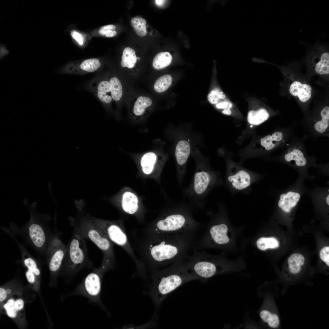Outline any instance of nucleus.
<instances>
[{"label":"nucleus","instance_id":"f257e3e1","mask_svg":"<svg viewBox=\"0 0 329 329\" xmlns=\"http://www.w3.org/2000/svg\"><path fill=\"white\" fill-rule=\"evenodd\" d=\"M131 245L139 260L151 272L186 260L198 240L195 232L175 234L133 233Z\"/></svg>","mask_w":329,"mask_h":329},{"label":"nucleus","instance_id":"f03ea898","mask_svg":"<svg viewBox=\"0 0 329 329\" xmlns=\"http://www.w3.org/2000/svg\"><path fill=\"white\" fill-rule=\"evenodd\" d=\"M185 260L175 262L168 267L151 272L152 282L149 294L156 307L160 306L169 294L182 285L198 280L187 269Z\"/></svg>","mask_w":329,"mask_h":329},{"label":"nucleus","instance_id":"7ed1b4c3","mask_svg":"<svg viewBox=\"0 0 329 329\" xmlns=\"http://www.w3.org/2000/svg\"><path fill=\"white\" fill-rule=\"evenodd\" d=\"M36 205L33 204L30 207V218L28 222L20 228L11 224V229L13 232L22 236L38 254L46 255L53 235L48 226L50 217L47 214L37 213L35 210Z\"/></svg>","mask_w":329,"mask_h":329},{"label":"nucleus","instance_id":"20e7f679","mask_svg":"<svg viewBox=\"0 0 329 329\" xmlns=\"http://www.w3.org/2000/svg\"><path fill=\"white\" fill-rule=\"evenodd\" d=\"M191 210L188 207L178 206L164 214L141 232L163 234L196 232L200 225L193 218Z\"/></svg>","mask_w":329,"mask_h":329},{"label":"nucleus","instance_id":"39448f33","mask_svg":"<svg viewBox=\"0 0 329 329\" xmlns=\"http://www.w3.org/2000/svg\"><path fill=\"white\" fill-rule=\"evenodd\" d=\"M74 229L84 239L91 241L101 251L103 261L115 263L113 243L95 223L92 217L86 215L74 225Z\"/></svg>","mask_w":329,"mask_h":329},{"label":"nucleus","instance_id":"423d86ee","mask_svg":"<svg viewBox=\"0 0 329 329\" xmlns=\"http://www.w3.org/2000/svg\"><path fill=\"white\" fill-rule=\"evenodd\" d=\"M63 263L67 271L73 276L85 268H91L92 267V262L88 257L85 239L74 230L67 246Z\"/></svg>","mask_w":329,"mask_h":329},{"label":"nucleus","instance_id":"0eeeda50","mask_svg":"<svg viewBox=\"0 0 329 329\" xmlns=\"http://www.w3.org/2000/svg\"><path fill=\"white\" fill-rule=\"evenodd\" d=\"M193 254L185 260L187 269L198 279L206 281L223 270L220 259L214 257L194 247Z\"/></svg>","mask_w":329,"mask_h":329},{"label":"nucleus","instance_id":"6e6552de","mask_svg":"<svg viewBox=\"0 0 329 329\" xmlns=\"http://www.w3.org/2000/svg\"><path fill=\"white\" fill-rule=\"evenodd\" d=\"M110 265L102 263L99 268L94 269L74 291V295H81L88 298L90 301L96 302L103 307L100 298L101 282L105 273L112 269Z\"/></svg>","mask_w":329,"mask_h":329},{"label":"nucleus","instance_id":"1a4fd4ad","mask_svg":"<svg viewBox=\"0 0 329 329\" xmlns=\"http://www.w3.org/2000/svg\"><path fill=\"white\" fill-rule=\"evenodd\" d=\"M259 174L248 171L235 164L229 165L225 178V183L233 193L244 191L261 179Z\"/></svg>","mask_w":329,"mask_h":329},{"label":"nucleus","instance_id":"9d476101","mask_svg":"<svg viewBox=\"0 0 329 329\" xmlns=\"http://www.w3.org/2000/svg\"><path fill=\"white\" fill-rule=\"evenodd\" d=\"M92 218L113 243L120 246L125 251L131 249L130 242L121 221H108L93 217Z\"/></svg>","mask_w":329,"mask_h":329},{"label":"nucleus","instance_id":"9b49d317","mask_svg":"<svg viewBox=\"0 0 329 329\" xmlns=\"http://www.w3.org/2000/svg\"><path fill=\"white\" fill-rule=\"evenodd\" d=\"M222 182L217 175L205 170H198L194 175L190 193L195 197H203Z\"/></svg>","mask_w":329,"mask_h":329},{"label":"nucleus","instance_id":"f8f14e48","mask_svg":"<svg viewBox=\"0 0 329 329\" xmlns=\"http://www.w3.org/2000/svg\"><path fill=\"white\" fill-rule=\"evenodd\" d=\"M307 65L317 74L329 73V52L325 46L317 43L312 48L306 59Z\"/></svg>","mask_w":329,"mask_h":329},{"label":"nucleus","instance_id":"ddd939ff","mask_svg":"<svg viewBox=\"0 0 329 329\" xmlns=\"http://www.w3.org/2000/svg\"><path fill=\"white\" fill-rule=\"evenodd\" d=\"M67 246L57 235L54 234L49 244L46 256L49 259L50 271L57 272L61 267L65 258Z\"/></svg>","mask_w":329,"mask_h":329},{"label":"nucleus","instance_id":"4468645a","mask_svg":"<svg viewBox=\"0 0 329 329\" xmlns=\"http://www.w3.org/2000/svg\"><path fill=\"white\" fill-rule=\"evenodd\" d=\"M289 91L292 96L296 97L302 102L308 101L312 95V87L305 82L294 79L290 83Z\"/></svg>","mask_w":329,"mask_h":329},{"label":"nucleus","instance_id":"2eb2a0df","mask_svg":"<svg viewBox=\"0 0 329 329\" xmlns=\"http://www.w3.org/2000/svg\"><path fill=\"white\" fill-rule=\"evenodd\" d=\"M283 159L286 163L293 165L299 169L305 168L308 161L304 153L299 148H291L285 154Z\"/></svg>","mask_w":329,"mask_h":329},{"label":"nucleus","instance_id":"dca6fc26","mask_svg":"<svg viewBox=\"0 0 329 329\" xmlns=\"http://www.w3.org/2000/svg\"><path fill=\"white\" fill-rule=\"evenodd\" d=\"M121 208L125 213L135 215L139 210V200L134 193L126 191L122 194L121 203Z\"/></svg>","mask_w":329,"mask_h":329},{"label":"nucleus","instance_id":"f3484780","mask_svg":"<svg viewBox=\"0 0 329 329\" xmlns=\"http://www.w3.org/2000/svg\"><path fill=\"white\" fill-rule=\"evenodd\" d=\"M159 162V158L156 154L152 152L145 153L140 160V165L142 172L147 175L151 174Z\"/></svg>","mask_w":329,"mask_h":329},{"label":"nucleus","instance_id":"a211bd4d","mask_svg":"<svg viewBox=\"0 0 329 329\" xmlns=\"http://www.w3.org/2000/svg\"><path fill=\"white\" fill-rule=\"evenodd\" d=\"M190 152V147L186 140H181L177 143L175 155L178 165L183 166L186 164Z\"/></svg>","mask_w":329,"mask_h":329},{"label":"nucleus","instance_id":"6ab92c4d","mask_svg":"<svg viewBox=\"0 0 329 329\" xmlns=\"http://www.w3.org/2000/svg\"><path fill=\"white\" fill-rule=\"evenodd\" d=\"M314 127L320 134L328 131L329 127V107L326 106L321 110L319 118L315 122Z\"/></svg>","mask_w":329,"mask_h":329},{"label":"nucleus","instance_id":"aec40b11","mask_svg":"<svg viewBox=\"0 0 329 329\" xmlns=\"http://www.w3.org/2000/svg\"><path fill=\"white\" fill-rule=\"evenodd\" d=\"M283 133L277 131L271 135H268L260 139L261 146L267 150H270L279 145L283 140Z\"/></svg>","mask_w":329,"mask_h":329},{"label":"nucleus","instance_id":"412c9836","mask_svg":"<svg viewBox=\"0 0 329 329\" xmlns=\"http://www.w3.org/2000/svg\"><path fill=\"white\" fill-rule=\"evenodd\" d=\"M270 116L267 110L264 108L250 111L248 114L247 121L250 124L258 126L267 120Z\"/></svg>","mask_w":329,"mask_h":329},{"label":"nucleus","instance_id":"4be33fe9","mask_svg":"<svg viewBox=\"0 0 329 329\" xmlns=\"http://www.w3.org/2000/svg\"><path fill=\"white\" fill-rule=\"evenodd\" d=\"M96 91L97 96L101 101L108 104L111 101V88L109 82L106 80L100 81L98 84Z\"/></svg>","mask_w":329,"mask_h":329},{"label":"nucleus","instance_id":"5701e85b","mask_svg":"<svg viewBox=\"0 0 329 329\" xmlns=\"http://www.w3.org/2000/svg\"><path fill=\"white\" fill-rule=\"evenodd\" d=\"M305 260L304 256L300 253L292 254L288 259L290 272L294 274L299 273L301 271V266L304 264Z\"/></svg>","mask_w":329,"mask_h":329},{"label":"nucleus","instance_id":"b1692460","mask_svg":"<svg viewBox=\"0 0 329 329\" xmlns=\"http://www.w3.org/2000/svg\"><path fill=\"white\" fill-rule=\"evenodd\" d=\"M172 60V56L169 52H160L154 58L153 66L156 69H161L168 66L171 64Z\"/></svg>","mask_w":329,"mask_h":329},{"label":"nucleus","instance_id":"393cba45","mask_svg":"<svg viewBox=\"0 0 329 329\" xmlns=\"http://www.w3.org/2000/svg\"><path fill=\"white\" fill-rule=\"evenodd\" d=\"M152 104V101L149 97L140 96L135 102L133 108L134 114L138 117L141 116L145 112L146 108Z\"/></svg>","mask_w":329,"mask_h":329},{"label":"nucleus","instance_id":"a878e982","mask_svg":"<svg viewBox=\"0 0 329 329\" xmlns=\"http://www.w3.org/2000/svg\"><path fill=\"white\" fill-rule=\"evenodd\" d=\"M137 61L135 51L133 48L127 47L123 51L121 62V66L124 67L132 68L134 67Z\"/></svg>","mask_w":329,"mask_h":329},{"label":"nucleus","instance_id":"bb28decb","mask_svg":"<svg viewBox=\"0 0 329 329\" xmlns=\"http://www.w3.org/2000/svg\"><path fill=\"white\" fill-rule=\"evenodd\" d=\"M260 316L261 320L267 323L271 327L276 328L279 325L280 320L278 316L269 310H262L260 313Z\"/></svg>","mask_w":329,"mask_h":329},{"label":"nucleus","instance_id":"cd10ccee","mask_svg":"<svg viewBox=\"0 0 329 329\" xmlns=\"http://www.w3.org/2000/svg\"><path fill=\"white\" fill-rule=\"evenodd\" d=\"M172 82V78L169 74L163 75L158 78L154 85L155 90L158 93H162L167 90Z\"/></svg>","mask_w":329,"mask_h":329},{"label":"nucleus","instance_id":"c85d7f7f","mask_svg":"<svg viewBox=\"0 0 329 329\" xmlns=\"http://www.w3.org/2000/svg\"><path fill=\"white\" fill-rule=\"evenodd\" d=\"M258 248L261 250H265L268 249H274L278 247L279 243L276 239L274 237H261L256 241Z\"/></svg>","mask_w":329,"mask_h":329},{"label":"nucleus","instance_id":"c756f323","mask_svg":"<svg viewBox=\"0 0 329 329\" xmlns=\"http://www.w3.org/2000/svg\"><path fill=\"white\" fill-rule=\"evenodd\" d=\"M131 24L138 35L144 37L146 35L147 31L145 19L140 16H135L131 19Z\"/></svg>","mask_w":329,"mask_h":329},{"label":"nucleus","instance_id":"7c9ffc66","mask_svg":"<svg viewBox=\"0 0 329 329\" xmlns=\"http://www.w3.org/2000/svg\"><path fill=\"white\" fill-rule=\"evenodd\" d=\"M109 82L111 85L112 99L115 101H119L122 94V89L121 82L116 77L111 78Z\"/></svg>","mask_w":329,"mask_h":329},{"label":"nucleus","instance_id":"2f4dec72","mask_svg":"<svg viewBox=\"0 0 329 329\" xmlns=\"http://www.w3.org/2000/svg\"><path fill=\"white\" fill-rule=\"evenodd\" d=\"M101 64L98 59L92 58L83 61L80 65V70L83 72L91 73L96 71Z\"/></svg>","mask_w":329,"mask_h":329},{"label":"nucleus","instance_id":"473e14b6","mask_svg":"<svg viewBox=\"0 0 329 329\" xmlns=\"http://www.w3.org/2000/svg\"><path fill=\"white\" fill-rule=\"evenodd\" d=\"M225 97V95L222 91L214 90L208 94L207 99L211 104H217L219 100L224 99Z\"/></svg>","mask_w":329,"mask_h":329},{"label":"nucleus","instance_id":"72a5a7b5","mask_svg":"<svg viewBox=\"0 0 329 329\" xmlns=\"http://www.w3.org/2000/svg\"><path fill=\"white\" fill-rule=\"evenodd\" d=\"M116 27L113 25H108L102 27L99 30L98 33L101 35L110 37H114L117 34L115 31Z\"/></svg>","mask_w":329,"mask_h":329},{"label":"nucleus","instance_id":"f704fd0d","mask_svg":"<svg viewBox=\"0 0 329 329\" xmlns=\"http://www.w3.org/2000/svg\"><path fill=\"white\" fill-rule=\"evenodd\" d=\"M14 303L15 302L13 299H10L4 306L6 311L8 315L10 317H15L16 315L17 310L15 308Z\"/></svg>","mask_w":329,"mask_h":329},{"label":"nucleus","instance_id":"c9c22d12","mask_svg":"<svg viewBox=\"0 0 329 329\" xmlns=\"http://www.w3.org/2000/svg\"><path fill=\"white\" fill-rule=\"evenodd\" d=\"M320 259L324 262L327 265L329 266V247H325L323 248L320 252Z\"/></svg>","mask_w":329,"mask_h":329},{"label":"nucleus","instance_id":"e433bc0d","mask_svg":"<svg viewBox=\"0 0 329 329\" xmlns=\"http://www.w3.org/2000/svg\"><path fill=\"white\" fill-rule=\"evenodd\" d=\"M72 37L80 45L83 44V39L81 34L74 30L70 32Z\"/></svg>","mask_w":329,"mask_h":329},{"label":"nucleus","instance_id":"4c0bfd02","mask_svg":"<svg viewBox=\"0 0 329 329\" xmlns=\"http://www.w3.org/2000/svg\"><path fill=\"white\" fill-rule=\"evenodd\" d=\"M232 107V104L228 101H223L219 102L216 104V107L218 109H230Z\"/></svg>","mask_w":329,"mask_h":329},{"label":"nucleus","instance_id":"58836bf2","mask_svg":"<svg viewBox=\"0 0 329 329\" xmlns=\"http://www.w3.org/2000/svg\"><path fill=\"white\" fill-rule=\"evenodd\" d=\"M26 276L28 281L33 283L35 281V274L32 271L28 270L26 272Z\"/></svg>","mask_w":329,"mask_h":329},{"label":"nucleus","instance_id":"ea45409f","mask_svg":"<svg viewBox=\"0 0 329 329\" xmlns=\"http://www.w3.org/2000/svg\"><path fill=\"white\" fill-rule=\"evenodd\" d=\"M23 301L21 299H19L15 302L14 306L17 310L22 309L24 306Z\"/></svg>","mask_w":329,"mask_h":329},{"label":"nucleus","instance_id":"a19ab883","mask_svg":"<svg viewBox=\"0 0 329 329\" xmlns=\"http://www.w3.org/2000/svg\"><path fill=\"white\" fill-rule=\"evenodd\" d=\"M6 47L3 45L2 44L0 46V58L1 59L3 58L6 55H7L9 53V52L7 49Z\"/></svg>","mask_w":329,"mask_h":329},{"label":"nucleus","instance_id":"79ce46f5","mask_svg":"<svg viewBox=\"0 0 329 329\" xmlns=\"http://www.w3.org/2000/svg\"><path fill=\"white\" fill-rule=\"evenodd\" d=\"M6 292L5 290L2 288H0V301H2L4 300L6 297Z\"/></svg>","mask_w":329,"mask_h":329},{"label":"nucleus","instance_id":"37998d69","mask_svg":"<svg viewBox=\"0 0 329 329\" xmlns=\"http://www.w3.org/2000/svg\"><path fill=\"white\" fill-rule=\"evenodd\" d=\"M222 112L223 113L227 115H229L232 114V111L230 109H226L223 110Z\"/></svg>","mask_w":329,"mask_h":329},{"label":"nucleus","instance_id":"c03bdc74","mask_svg":"<svg viewBox=\"0 0 329 329\" xmlns=\"http://www.w3.org/2000/svg\"><path fill=\"white\" fill-rule=\"evenodd\" d=\"M165 1L164 0H156L155 2L157 5L161 6L163 5Z\"/></svg>","mask_w":329,"mask_h":329},{"label":"nucleus","instance_id":"a18cd8bd","mask_svg":"<svg viewBox=\"0 0 329 329\" xmlns=\"http://www.w3.org/2000/svg\"><path fill=\"white\" fill-rule=\"evenodd\" d=\"M6 292L7 293H8V294H10L11 292V291L9 289H7L6 290Z\"/></svg>","mask_w":329,"mask_h":329},{"label":"nucleus","instance_id":"49530a36","mask_svg":"<svg viewBox=\"0 0 329 329\" xmlns=\"http://www.w3.org/2000/svg\"><path fill=\"white\" fill-rule=\"evenodd\" d=\"M137 59H138L139 60H140V57H137Z\"/></svg>","mask_w":329,"mask_h":329}]
</instances>
